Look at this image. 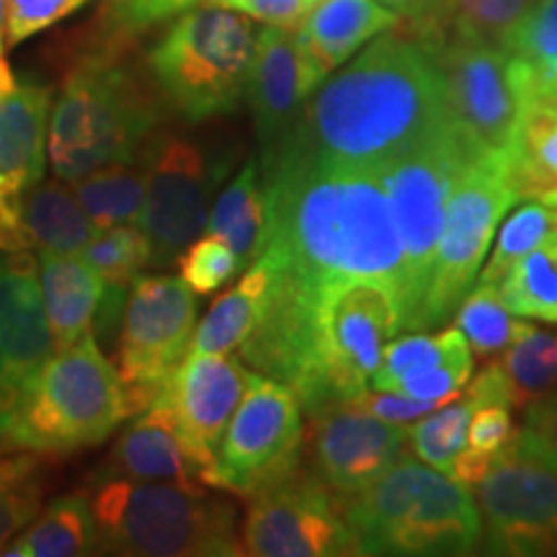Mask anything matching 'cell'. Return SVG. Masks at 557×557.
<instances>
[{
  "label": "cell",
  "instance_id": "24",
  "mask_svg": "<svg viewBox=\"0 0 557 557\" xmlns=\"http://www.w3.org/2000/svg\"><path fill=\"white\" fill-rule=\"evenodd\" d=\"M39 284L54 348H67L94 333L107 282L81 256L39 250Z\"/></svg>",
  "mask_w": 557,
  "mask_h": 557
},
{
  "label": "cell",
  "instance_id": "52",
  "mask_svg": "<svg viewBox=\"0 0 557 557\" xmlns=\"http://www.w3.org/2000/svg\"><path fill=\"white\" fill-rule=\"evenodd\" d=\"M5 32H9V0H0V52L9 50Z\"/></svg>",
  "mask_w": 557,
  "mask_h": 557
},
{
  "label": "cell",
  "instance_id": "46",
  "mask_svg": "<svg viewBox=\"0 0 557 557\" xmlns=\"http://www.w3.org/2000/svg\"><path fill=\"white\" fill-rule=\"evenodd\" d=\"M351 403H357L359 408H364L367 413L382 418V421L400 423V426H406L410 421H418V418H423L436 408L431 406V403L416 400L403 393H389V389H367L364 395H359V398Z\"/></svg>",
  "mask_w": 557,
  "mask_h": 557
},
{
  "label": "cell",
  "instance_id": "38",
  "mask_svg": "<svg viewBox=\"0 0 557 557\" xmlns=\"http://www.w3.org/2000/svg\"><path fill=\"white\" fill-rule=\"evenodd\" d=\"M472 369H475V361H472V348L468 338L462 336L459 329H449V341L442 357L431 361L429 367L418 369L416 374H410V377L403 380L389 393L410 395V398L431 403L436 408L447 406L449 400H455L470 385Z\"/></svg>",
  "mask_w": 557,
  "mask_h": 557
},
{
  "label": "cell",
  "instance_id": "48",
  "mask_svg": "<svg viewBox=\"0 0 557 557\" xmlns=\"http://www.w3.org/2000/svg\"><path fill=\"white\" fill-rule=\"evenodd\" d=\"M524 434L532 438L545 455L557 462V393L547 400H537L529 410Z\"/></svg>",
  "mask_w": 557,
  "mask_h": 557
},
{
  "label": "cell",
  "instance_id": "13",
  "mask_svg": "<svg viewBox=\"0 0 557 557\" xmlns=\"http://www.w3.org/2000/svg\"><path fill=\"white\" fill-rule=\"evenodd\" d=\"M442 70L451 116L478 152L511 156L529 116L511 54L478 39L423 41Z\"/></svg>",
  "mask_w": 557,
  "mask_h": 557
},
{
  "label": "cell",
  "instance_id": "40",
  "mask_svg": "<svg viewBox=\"0 0 557 557\" xmlns=\"http://www.w3.org/2000/svg\"><path fill=\"white\" fill-rule=\"evenodd\" d=\"M150 243L139 225L103 227L81 250V259L114 287H127L150 263Z\"/></svg>",
  "mask_w": 557,
  "mask_h": 557
},
{
  "label": "cell",
  "instance_id": "31",
  "mask_svg": "<svg viewBox=\"0 0 557 557\" xmlns=\"http://www.w3.org/2000/svg\"><path fill=\"white\" fill-rule=\"evenodd\" d=\"M70 189L99 230L137 225L148 189V173L135 163L103 165L83 178L70 181Z\"/></svg>",
  "mask_w": 557,
  "mask_h": 557
},
{
  "label": "cell",
  "instance_id": "45",
  "mask_svg": "<svg viewBox=\"0 0 557 557\" xmlns=\"http://www.w3.org/2000/svg\"><path fill=\"white\" fill-rule=\"evenodd\" d=\"M205 3L238 11L243 16L261 21V24L267 26L295 29L299 21L312 11V5H315L318 0H205Z\"/></svg>",
  "mask_w": 557,
  "mask_h": 557
},
{
  "label": "cell",
  "instance_id": "43",
  "mask_svg": "<svg viewBox=\"0 0 557 557\" xmlns=\"http://www.w3.org/2000/svg\"><path fill=\"white\" fill-rule=\"evenodd\" d=\"M88 0H9V47L32 39L34 34L50 29L73 13H78Z\"/></svg>",
  "mask_w": 557,
  "mask_h": 557
},
{
  "label": "cell",
  "instance_id": "32",
  "mask_svg": "<svg viewBox=\"0 0 557 557\" xmlns=\"http://www.w3.org/2000/svg\"><path fill=\"white\" fill-rule=\"evenodd\" d=\"M498 295L511 315L557 323V230L506 271Z\"/></svg>",
  "mask_w": 557,
  "mask_h": 557
},
{
  "label": "cell",
  "instance_id": "1",
  "mask_svg": "<svg viewBox=\"0 0 557 557\" xmlns=\"http://www.w3.org/2000/svg\"><path fill=\"white\" fill-rule=\"evenodd\" d=\"M267 227L256 259L312 287L374 282L406 302V259L380 169L263 152ZM253 259V261H256Z\"/></svg>",
  "mask_w": 557,
  "mask_h": 557
},
{
  "label": "cell",
  "instance_id": "36",
  "mask_svg": "<svg viewBox=\"0 0 557 557\" xmlns=\"http://www.w3.org/2000/svg\"><path fill=\"white\" fill-rule=\"evenodd\" d=\"M457 325L478 357H493L513 344L529 323L511 320L496 284L478 282V287L470 289L459 302Z\"/></svg>",
  "mask_w": 557,
  "mask_h": 557
},
{
  "label": "cell",
  "instance_id": "15",
  "mask_svg": "<svg viewBox=\"0 0 557 557\" xmlns=\"http://www.w3.org/2000/svg\"><path fill=\"white\" fill-rule=\"evenodd\" d=\"M240 545L253 557L361 555L344 498L302 468L250 498Z\"/></svg>",
  "mask_w": 557,
  "mask_h": 557
},
{
  "label": "cell",
  "instance_id": "44",
  "mask_svg": "<svg viewBox=\"0 0 557 557\" xmlns=\"http://www.w3.org/2000/svg\"><path fill=\"white\" fill-rule=\"evenodd\" d=\"M513 423L511 413H508V406H480L475 413H472V421L468 426V444L465 449L475 451L480 457L496 459L500 449L511 442Z\"/></svg>",
  "mask_w": 557,
  "mask_h": 557
},
{
  "label": "cell",
  "instance_id": "39",
  "mask_svg": "<svg viewBox=\"0 0 557 557\" xmlns=\"http://www.w3.org/2000/svg\"><path fill=\"white\" fill-rule=\"evenodd\" d=\"M557 230V205L542 199H527L524 207H519L504 222L498 233L496 250L491 253V261L485 263L480 282L483 284H496L504 278L508 269L517 263L521 256L529 253L534 246H540L549 233Z\"/></svg>",
  "mask_w": 557,
  "mask_h": 557
},
{
  "label": "cell",
  "instance_id": "25",
  "mask_svg": "<svg viewBox=\"0 0 557 557\" xmlns=\"http://www.w3.org/2000/svg\"><path fill=\"white\" fill-rule=\"evenodd\" d=\"M271 289V269L267 261L256 259L243 271L235 287L209 305L207 315L197 323L189 351L199 354H233L246 344L263 315Z\"/></svg>",
  "mask_w": 557,
  "mask_h": 557
},
{
  "label": "cell",
  "instance_id": "37",
  "mask_svg": "<svg viewBox=\"0 0 557 557\" xmlns=\"http://www.w3.org/2000/svg\"><path fill=\"white\" fill-rule=\"evenodd\" d=\"M41 511L39 457L16 449L0 457V553Z\"/></svg>",
  "mask_w": 557,
  "mask_h": 557
},
{
  "label": "cell",
  "instance_id": "50",
  "mask_svg": "<svg viewBox=\"0 0 557 557\" xmlns=\"http://www.w3.org/2000/svg\"><path fill=\"white\" fill-rule=\"evenodd\" d=\"M380 3H385L387 9H393L400 18L413 21L418 29V26H423L431 16H434L442 0H380Z\"/></svg>",
  "mask_w": 557,
  "mask_h": 557
},
{
  "label": "cell",
  "instance_id": "21",
  "mask_svg": "<svg viewBox=\"0 0 557 557\" xmlns=\"http://www.w3.org/2000/svg\"><path fill=\"white\" fill-rule=\"evenodd\" d=\"M400 24L398 13L380 0H318L295 26L310 94L367 41Z\"/></svg>",
  "mask_w": 557,
  "mask_h": 557
},
{
  "label": "cell",
  "instance_id": "16",
  "mask_svg": "<svg viewBox=\"0 0 557 557\" xmlns=\"http://www.w3.org/2000/svg\"><path fill=\"white\" fill-rule=\"evenodd\" d=\"M148 189L139 230L150 243V263L169 267L207 230L222 169L191 139L158 137L145 150Z\"/></svg>",
  "mask_w": 557,
  "mask_h": 557
},
{
  "label": "cell",
  "instance_id": "22",
  "mask_svg": "<svg viewBox=\"0 0 557 557\" xmlns=\"http://www.w3.org/2000/svg\"><path fill=\"white\" fill-rule=\"evenodd\" d=\"M308 96L310 88L305 81L295 29H282V26L261 29L246 83V101L263 152L287 135Z\"/></svg>",
  "mask_w": 557,
  "mask_h": 557
},
{
  "label": "cell",
  "instance_id": "26",
  "mask_svg": "<svg viewBox=\"0 0 557 557\" xmlns=\"http://www.w3.org/2000/svg\"><path fill=\"white\" fill-rule=\"evenodd\" d=\"M99 553V527L86 493L52 500L18 532L0 555L9 557H78Z\"/></svg>",
  "mask_w": 557,
  "mask_h": 557
},
{
  "label": "cell",
  "instance_id": "49",
  "mask_svg": "<svg viewBox=\"0 0 557 557\" xmlns=\"http://www.w3.org/2000/svg\"><path fill=\"white\" fill-rule=\"evenodd\" d=\"M21 406H24V393H21L18 382L13 377L9 357H5L3 346H0V444L9 436Z\"/></svg>",
  "mask_w": 557,
  "mask_h": 557
},
{
  "label": "cell",
  "instance_id": "10",
  "mask_svg": "<svg viewBox=\"0 0 557 557\" xmlns=\"http://www.w3.org/2000/svg\"><path fill=\"white\" fill-rule=\"evenodd\" d=\"M517 201H521V194L511 173V156L483 152L459 171L449 191L416 331L434 329L455 315L465 295L475 287L500 220Z\"/></svg>",
  "mask_w": 557,
  "mask_h": 557
},
{
  "label": "cell",
  "instance_id": "2",
  "mask_svg": "<svg viewBox=\"0 0 557 557\" xmlns=\"http://www.w3.org/2000/svg\"><path fill=\"white\" fill-rule=\"evenodd\" d=\"M449 124L457 122L429 47L380 34L312 90L271 150L377 169Z\"/></svg>",
  "mask_w": 557,
  "mask_h": 557
},
{
  "label": "cell",
  "instance_id": "41",
  "mask_svg": "<svg viewBox=\"0 0 557 557\" xmlns=\"http://www.w3.org/2000/svg\"><path fill=\"white\" fill-rule=\"evenodd\" d=\"M178 267L181 278H184L197 295H209V292L220 289L222 284H227L230 278L243 269L235 250L212 233H205V238L199 235V238L178 256Z\"/></svg>",
  "mask_w": 557,
  "mask_h": 557
},
{
  "label": "cell",
  "instance_id": "28",
  "mask_svg": "<svg viewBox=\"0 0 557 557\" xmlns=\"http://www.w3.org/2000/svg\"><path fill=\"white\" fill-rule=\"evenodd\" d=\"M263 227H267V194H263V176L253 158L238 171L230 184L218 194L205 233L218 235L235 250L240 267L246 269L259 253Z\"/></svg>",
  "mask_w": 557,
  "mask_h": 557
},
{
  "label": "cell",
  "instance_id": "18",
  "mask_svg": "<svg viewBox=\"0 0 557 557\" xmlns=\"http://www.w3.org/2000/svg\"><path fill=\"white\" fill-rule=\"evenodd\" d=\"M250 377L253 372L233 354L189 351L150 406L165 410L181 436L214 465V449L246 395Z\"/></svg>",
  "mask_w": 557,
  "mask_h": 557
},
{
  "label": "cell",
  "instance_id": "23",
  "mask_svg": "<svg viewBox=\"0 0 557 557\" xmlns=\"http://www.w3.org/2000/svg\"><path fill=\"white\" fill-rule=\"evenodd\" d=\"M52 94L41 86H16L0 96V184L29 191L45 176Z\"/></svg>",
  "mask_w": 557,
  "mask_h": 557
},
{
  "label": "cell",
  "instance_id": "47",
  "mask_svg": "<svg viewBox=\"0 0 557 557\" xmlns=\"http://www.w3.org/2000/svg\"><path fill=\"white\" fill-rule=\"evenodd\" d=\"M32 233L24 218V191L0 184V253H29Z\"/></svg>",
  "mask_w": 557,
  "mask_h": 557
},
{
  "label": "cell",
  "instance_id": "35",
  "mask_svg": "<svg viewBox=\"0 0 557 557\" xmlns=\"http://www.w3.org/2000/svg\"><path fill=\"white\" fill-rule=\"evenodd\" d=\"M498 367L504 372L511 408L537 403L557 385V333L527 325V331L504 348Z\"/></svg>",
  "mask_w": 557,
  "mask_h": 557
},
{
  "label": "cell",
  "instance_id": "14",
  "mask_svg": "<svg viewBox=\"0 0 557 557\" xmlns=\"http://www.w3.org/2000/svg\"><path fill=\"white\" fill-rule=\"evenodd\" d=\"M197 331V292L176 276H137L124 305L120 377L129 413L158 398L163 382L189 354Z\"/></svg>",
  "mask_w": 557,
  "mask_h": 557
},
{
  "label": "cell",
  "instance_id": "17",
  "mask_svg": "<svg viewBox=\"0 0 557 557\" xmlns=\"http://www.w3.org/2000/svg\"><path fill=\"white\" fill-rule=\"evenodd\" d=\"M408 431L367 413L357 403L320 408L305 429L310 472L336 496H354L406 455Z\"/></svg>",
  "mask_w": 557,
  "mask_h": 557
},
{
  "label": "cell",
  "instance_id": "51",
  "mask_svg": "<svg viewBox=\"0 0 557 557\" xmlns=\"http://www.w3.org/2000/svg\"><path fill=\"white\" fill-rule=\"evenodd\" d=\"M13 88H16V81H13V75H11V67L5 65V60H3V52H0V96L11 94Z\"/></svg>",
  "mask_w": 557,
  "mask_h": 557
},
{
  "label": "cell",
  "instance_id": "8",
  "mask_svg": "<svg viewBox=\"0 0 557 557\" xmlns=\"http://www.w3.org/2000/svg\"><path fill=\"white\" fill-rule=\"evenodd\" d=\"M256 39L253 18L214 3L191 5L152 47V81L186 122L230 114L246 96Z\"/></svg>",
  "mask_w": 557,
  "mask_h": 557
},
{
  "label": "cell",
  "instance_id": "6",
  "mask_svg": "<svg viewBox=\"0 0 557 557\" xmlns=\"http://www.w3.org/2000/svg\"><path fill=\"white\" fill-rule=\"evenodd\" d=\"M129 416L120 369L88 333L52 354L0 447L70 455L101 444Z\"/></svg>",
  "mask_w": 557,
  "mask_h": 557
},
{
  "label": "cell",
  "instance_id": "53",
  "mask_svg": "<svg viewBox=\"0 0 557 557\" xmlns=\"http://www.w3.org/2000/svg\"><path fill=\"white\" fill-rule=\"evenodd\" d=\"M199 3H205V0H181V5H184V11L191 9V5H199Z\"/></svg>",
  "mask_w": 557,
  "mask_h": 557
},
{
  "label": "cell",
  "instance_id": "12",
  "mask_svg": "<svg viewBox=\"0 0 557 557\" xmlns=\"http://www.w3.org/2000/svg\"><path fill=\"white\" fill-rule=\"evenodd\" d=\"M491 555H557V462L524 434H513L475 485Z\"/></svg>",
  "mask_w": 557,
  "mask_h": 557
},
{
  "label": "cell",
  "instance_id": "54",
  "mask_svg": "<svg viewBox=\"0 0 557 557\" xmlns=\"http://www.w3.org/2000/svg\"><path fill=\"white\" fill-rule=\"evenodd\" d=\"M545 111H549V114H553V116H555V120H557V101L553 103V107H547Z\"/></svg>",
  "mask_w": 557,
  "mask_h": 557
},
{
  "label": "cell",
  "instance_id": "4",
  "mask_svg": "<svg viewBox=\"0 0 557 557\" xmlns=\"http://www.w3.org/2000/svg\"><path fill=\"white\" fill-rule=\"evenodd\" d=\"M99 553L132 557L243 555L235 508L199 483L99 480L90 491Z\"/></svg>",
  "mask_w": 557,
  "mask_h": 557
},
{
  "label": "cell",
  "instance_id": "11",
  "mask_svg": "<svg viewBox=\"0 0 557 557\" xmlns=\"http://www.w3.org/2000/svg\"><path fill=\"white\" fill-rule=\"evenodd\" d=\"M302 455V403L295 389L253 372L214 449V487L253 498L297 472Z\"/></svg>",
  "mask_w": 557,
  "mask_h": 557
},
{
  "label": "cell",
  "instance_id": "5",
  "mask_svg": "<svg viewBox=\"0 0 557 557\" xmlns=\"http://www.w3.org/2000/svg\"><path fill=\"white\" fill-rule=\"evenodd\" d=\"M158 127V109L114 52L83 58L62 81L50 114L47 158L60 181L114 163H135Z\"/></svg>",
  "mask_w": 557,
  "mask_h": 557
},
{
  "label": "cell",
  "instance_id": "7",
  "mask_svg": "<svg viewBox=\"0 0 557 557\" xmlns=\"http://www.w3.org/2000/svg\"><path fill=\"white\" fill-rule=\"evenodd\" d=\"M398 331V297L382 284L336 282L318 287L308 359L292 387L305 413L364 395L382 351Z\"/></svg>",
  "mask_w": 557,
  "mask_h": 557
},
{
  "label": "cell",
  "instance_id": "29",
  "mask_svg": "<svg viewBox=\"0 0 557 557\" xmlns=\"http://www.w3.org/2000/svg\"><path fill=\"white\" fill-rule=\"evenodd\" d=\"M24 218L34 246L54 253L81 256V250L99 233L96 222L75 199L65 181H39L24 191Z\"/></svg>",
  "mask_w": 557,
  "mask_h": 557
},
{
  "label": "cell",
  "instance_id": "33",
  "mask_svg": "<svg viewBox=\"0 0 557 557\" xmlns=\"http://www.w3.org/2000/svg\"><path fill=\"white\" fill-rule=\"evenodd\" d=\"M480 406H487L485 395L470 382L462 398L434 408L416 423V429L408 431V447L429 468L449 475L457 455L468 444V426Z\"/></svg>",
  "mask_w": 557,
  "mask_h": 557
},
{
  "label": "cell",
  "instance_id": "30",
  "mask_svg": "<svg viewBox=\"0 0 557 557\" xmlns=\"http://www.w3.org/2000/svg\"><path fill=\"white\" fill-rule=\"evenodd\" d=\"M534 0H442L434 16L418 26L421 41L459 37L504 47Z\"/></svg>",
  "mask_w": 557,
  "mask_h": 557
},
{
  "label": "cell",
  "instance_id": "42",
  "mask_svg": "<svg viewBox=\"0 0 557 557\" xmlns=\"http://www.w3.org/2000/svg\"><path fill=\"white\" fill-rule=\"evenodd\" d=\"M181 11V0H101V24L111 39L122 41Z\"/></svg>",
  "mask_w": 557,
  "mask_h": 557
},
{
  "label": "cell",
  "instance_id": "3",
  "mask_svg": "<svg viewBox=\"0 0 557 557\" xmlns=\"http://www.w3.org/2000/svg\"><path fill=\"white\" fill-rule=\"evenodd\" d=\"M361 555H470L483 519L468 485L403 455L364 491L344 498Z\"/></svg>",
  "mask_w": 557,
  "mask_h": 557
},
{
  "label": "cell",
  "instance_id": "34",
  "mask_svg": "<svg viewBox=\"0 0 557 557\" xmlns=\"http://www.w3.org/2000/svg\"><path fill=\"white\" fill-rule=\"evenodd\" d=\"M511 173L521 199L557 205V120L549 111H529L517 150L511 152Z\"/></svg>",
  "mask_w": 557,
  "mask_h": 557
},
{
  "label": "cell",
  "instance_id": "19",
  "mask_svg": "<svg viewBox=\"0 0 557 557\" xmlns=\"http://www.w3.org/2000/svg\"><path fill=\"white\" fill-rule=\"evenodd\" d=\"M99 480H139V483H199L214 487V465L181 436L165 410L145 408L122 431Z\"/></svg>",
  "mask_w": 557,
  "mask_h": 557
},
{
  "label": "cell",
  "instance_id": "20",
  "mask_svg": "<svg viewBox=\"0 0 557 557\" xmlns=\"http://www.w3.org/2000/svg\"><path fill=\"white\" fill-rule=\"evenodd\" d=\"M0 346L26 400L58 351L41 297L39 263L32 253H5L0 259Z\"/></svg>",
  "mask_w": 557,
  "mask_h": 557
},
{
  "label": "cell",
  "instance_id": "9",
  "mask_svg": "<svg viewBox=\"0 0 557 557\" xmlns=\"http://www.w3.org/2000/svg\"><path fill=\"white\" fill-rule=\"evenodd\" d=\"M478 156L483 152L472 148L457 124H449L377 165L406 259V302L400 312V331H416L442 238L449 191L459 171Z\"/></svg>",
  "mask_w": 557,
  "mask_h": 557
},
{
  "label": "cell",
  "instance_id": "27",
  "mask_svg": "<svg viewBox=\"0 0 557 557\" xmlns=\"http://www.w3.org/2000/svg\"><path fill=\"white\" fill-rule=\"evenodd\" d=\"M529 111L557 101V0H534L524 21L506 39Z\"/></svg>",
  "mask_w": 557,
  "mask_h": 557
}]
</instances>
